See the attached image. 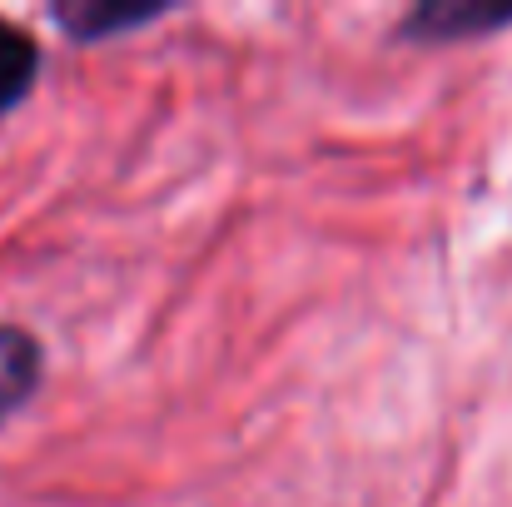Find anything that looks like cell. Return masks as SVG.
<instances>
[{
	"mask_svg": "<svg viewBox=\"0 0 512 507\" xmlns=\"http://www.w3.org/2000/svg\"><path fill=\"white\" fill-rule=\"evenodd\" d=\"M35 383H40V348H35V338L25 329L0 324V418L15 413L30 398Z\"/></svg>",
	"mask_w": 512,
	"mask_h": 507,
	"instance_id": "obj_1",
	"label": "cell"
},
{
	"mask_svg": "<svg viewBox=\"0 0 512 507\" xmlns=\"http://www.w3.org/2000/svg\"><path fill=\"white\" fill-rule=\"evenodd\" d=\"M512 10H483V5H423L413 20H408V35H423V40H458V35H473V30H493V25H508Z\"/></svg>",
	"mask_w": 512,
	"mask_h": 507,
	"instance_id": "obj_2",
	"label": "cell"
},
{
	"mask_svg": "<svg viewBox=\"0 0 512 507\" xmlns=\"http://www.w3.org/2000/svg\"><path fill=\"white\" fill-rule=\"evenodd\" d=\"M35 70H40V50H35V40H30L25 30H15V25L0 20V115L15 110V105L30 95Z\"/></svg>",
	"mask_w": 512,
	"mask_h": 507,
	"instance_id": "obj_3",
	"label": "cell"
},
{
	"mask_svg": "<svg viewBox=\"0 0 512 507\" xmlns=\"http://www.w3.org/2000/svg\"><path fill=\"white\" fill-rule=\"evenodd\" d=\"M55 15H60V25H65L70 35L100 40L105 30H130V25H145V20H155L160 10H155V5L130 10V5H100V0H85V5H60Z\"/></svg>",
	"mask_w": 512,
	"mask_h": 507,
	"instance_id": "obj_4",
	"label": "cell"
}]
</instances>
